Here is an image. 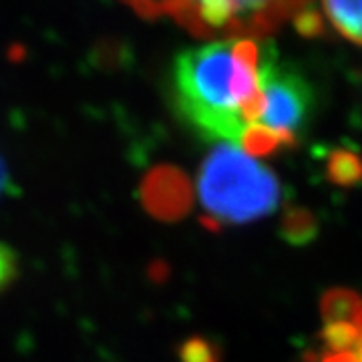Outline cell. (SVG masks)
Wrapping results in <instances>:
<instances>
[{"instance_id": "cell-1", "label": "cell", "mask_w": 362, "mask_h": 362, "mask_svg": "<svg viewBox=\"0 0 362 362\" xmlns=\"http://www.w3.org/2000/svg\"><path fill=\"white\" fill-rule=\"evenodd\" d=\"M270 42L221 39L185 49L173 65L180 115L202 137L240 145L264 111L262 69Z\"/></svg>"}, {"instance_id": "cell-2", "label": "cell", "mask_w": 362, "mask_h": 362, "mask_svg": "<svg viewBox=\"0 0 362 362\" xmlns=\"http://www.w3.org/2000/svg\"><path fill=\"white\" fill-rule=\"evenodd\" d=\"M197 194L209 226L247 223L274 214L282 199L276 173L235 145L218 143L197 171Z\"/></svg>"}, {"instance_id": "cell-3", "label": "cell", "mask_w": 362, "mask_h": 362, "mask_svg": "<svg viewBox=\"0 0 362 362\" xmlns=\"http://www.w3.org/2000/svg\"><path fill=\"white\" fill-rule=\"evenodd\" d=\"M143 18H171L199 39H259L312 0H121Z\"/></svg>"}, {"instance_id": "cell-4", "label": "cell", "mask_w": 362, "mask_h": 362, "mask_svg": "<svg viewBox=\"0 0 362 362\" xmlns=\"http://www.w3.org/2000/svg\"><path fill=\"white\" fill-rule=\"evenodd\" d=\"M262 89H264V111L256 125L288 133L298 139L310 121L314 93L308 81L298 71H292L290 66L278 63L272 45H268L264 59Z\"/></svg>"}, {"instance_id": "cell-5", "label": "cell", "mask_w": 362, "mask_h": 362, "mask_svg": "<svg viewBox=\"0 0 362 362\" xmlns=\"http://www.w3.org/2000/svg\"><path fill=\"white\" fill-rule=\"evenodd\" d=\"M145 209L163 221H177L194 206V185L189 177L173 165L151 169L141 185Z\"/></svg>"}, {"instance_id": "cell-6", "label": "cell", "mask_w": 362, "mask_h": 362, "mask_svg": "<svg viewBox=\"0 0 362 362\" xmlns=\"http://www.w3.org/2000/svg\"><path fill=\"white\" fill-rule=\"evenodd\" d=\"M324 324H350L362 330V296L349 288H332L320 300Z\"/></svg>"}, {"instance_id": "cell-7", "label": "cell", "mask_w": 362, "mask_h": 362, "mask_svg": "<svg viewBox=\"0 0 362 362\" xmlns=\"http://www.w3.org/2000/svg\"><path fill=\"white\" fill-rule=\"evenodd\" d=\"M322 11L338 35L362 45V0H322Z\"/></svg>"}, {"instance_id": "cell-8", "label": "cell", "mask_w": 362, "mask_h": 362, "mask_svg": "<svg viewBox=\"0 0 362 362\" xmlns=\"http://www.w3.org/2000/svg\"><path fill=\"white\" fill-rule=\"evenodd\" d=\"M318 232H320L318 220L306 207L292 206L290 209H286L282 221H280L282 240L294 247H304L312 244L318 238Z\"/></svg>"}, {"instance_id": "cell-9", "label": "cell", "mask_w": 362, "mask_h": 362, "mask_svg": "<svg viewBox=\"0 0 362 362\" xmlns=\"http://www.w3.org/2000/svg\"><path fill=\"white\" fill-rule=\"evenodd\" d=\"M296 143V137H292L288 133L268 129V127H262V125H250L244 131L242 139H240V147L250 157H259L278 153L280 149H290Z\"/></svg>"}, {"instance_id": "cell-10", "label": "cell", "mask_w": 362, "mask_h": 362, "mask_svg": "<svg viewBox=\"0 0 362 362\" xmlns=\"http://www.w3.org/2000/svg\"><path fill=\"white\" fill-rule=\"evenodd\" d=\"M326 177L330 183L340 187H354L362 183V156L338 147L332 149L326 157Z\"/></svg>"}, {"instance_id": "cell-11", "label": "cell", "mask_w": 362, "mask_h": 362, "mask_svg": "<svg viewBox=\"0 0 362 362\" xmlns=\"http://www.w3.org/2000/svg\"><path fill=\"white\" fill-rule=\"evenodd\" d=\"M320 338L330 354L354 352L362 346V330L350 324H324Z\"/></svg>"}, {"instance_id": "cell-12", "label": "cell", "mask_w": 362, "mask_h": 362, "mask_svg": "<svg viewBox=\"0 0 362 362\" xmlns=\"http://www.w3.org/2000/svg\"><path fill=\"white\" fill-rule=\"evenodd\" d=\"M177 356L181 362H220L221 350L206 337H189L181 342Z\"/></svg>"}, {"instance_id": "cell-13", "label": "cell", "mask_w": 362, "mask_h": 362, "mask_svg": "<svg viewBox=\"0 0 362 362\" xmlns=\"http://www.w3.org/2000/svg\"><path fill=\"white\" fill-rule=\"evenodd\" d=\"M18 278V256L13 247L0 242V294L6 292Z\"/></svg>"}, {"instance_id": "cell-14", "label": "cell", "mask_w": 362, "mask_h": 362, "mask_svg": "<svg viewBox=\"0 0 362 362\" xmlns=\"http://www.w3.org/2000/svg\"><path fill=\"white\" fill-rule=\"evenodd\" d=\"M292 21L296 25L298 33L304 35V37H318L322 33V14L312 11L310 6L300 11Z\"/></svg>"}, {"instance_id": "cell-15", "label": "cell", "mask_w": 362, "mask_h": 362, "mask_svg": "<svg viewBox=\"0 0 362 362\" xmlns=\"http://www.w3.org/2000/svg\"><path fill=\"white\" fill-rule=\"evenodd\" d=\"M320 362H361V358L354 352H334V354H326Z\"/></svg>"}, {"instance_id": "cell-16", "label": "cell", "mask_w": 362, "mask_h": 362, "mask_svg": "<svg viewBox=\"0 0 362 362\" xmlns=\"http://www.w3.org/2000/svg\"><path fill=\"white\" fill-rule=\"evenodd\" d=\"M6 187H8V169H6V163H4L2 156H0V195Z\"/></svg>"}, {"instance_id": "cell-17", "label": "cell", "mask_w": 362, "mask_h": 362, "mask_svg": "<svg viewBox=\"0 0 362 362\" xmlns=\"http://www.w3.org/2000/svg\"><path fill=\"white\" fill-rule=\"evenodd\" d=\"M358 358H361V362H362V346H361V350H358Z\"/></svg>"}]
</instances>
